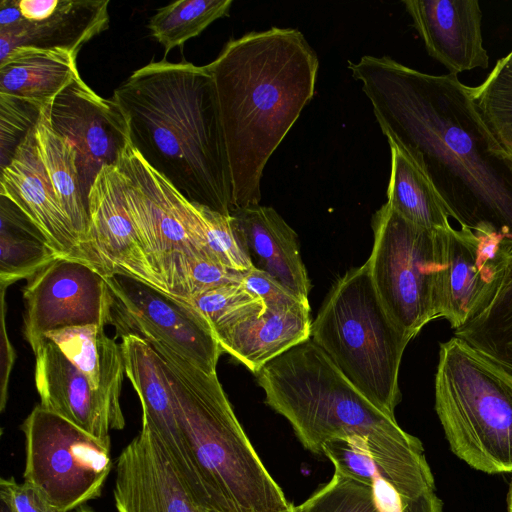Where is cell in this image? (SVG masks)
<instances>
[{"label":"cell","instance_id":"obj_34","mask_svg":"<svg viewBox=\"0 0 512 512\" xmlns=\"http://www.w3.org/2000/svg\"><path fill=\"white\" fill-rule=\"evenodd\" d=\"M195 206L200 217L198 246L229 269L245 273L253 268L230 215H224L197 203Z\"/></svg>","mask_w":512,"mask_h":512},{"label":"cell","instance_id":"obj_42","mask_svg":"<svg viewBox=\"0 0 512 512\" xmlns=\"http://www.w3.org/2000/svg\"><path fill=\"white\" fill-rule=\"evenodd\" d=\"M507 509L508 512H512V481L509 486V491L507 495Z\"/></svg>","mask_w":512,"mask_h":512},{"label":"cell","instance_id":"obj_7","mask_svg":"<svg viewBox=\"0 0 512 512\" xmlns=\"http://www.w3.org/2000/svg\"><path fill=\"white\" fill-rule=\"evenodd\" d=\"M435 410L451 451L488 474L512 472V374L465 341L440 344Z\"/></svg>","mask_w":512,"mask_h":512},{"label":"cell","instance_id":"obj_29","mask_svg":"<svg viewBox=\"0 0 512 512\" xmlns=\"http://www.w3.org/2000/svg\"><path fill=\"white\" fill-rule=\"evenodd\" d=\"M455 337L512 374V254L490 299Z\"/></svg>","mask_w":512,"mask_h":512},{"label":"cell","instance_id":"obj_8","mask_svg":"<svg viewBox=\"0 0 512 512\" xmlns=\"http://www.w3.org/2000/svg\"><path fill=\"white\" fill-rule=\"evenodd\" d=\"M372 228L371 279L387 314L411 340L442 317L446 230L415 225L387 203L373 215Z\"/></svg>","mask_w":512,"mask_h":512},{"label":"cell","instance_id":"obj_1","mask_svg":"<svg viewBox=\"0 0 512 512\" xmlns=\"http://www.w3.org/2000/svg\"><path fill=\"white\" fill-rule=\"evenodd\" d=\"M389 143L427 176L450 217L512 253V154L456 74L433 75L389 56L348 62Z\"/></svg>","mask_w":512,"mask_h":512},{"label":"cell","instance_id":"obj_12","mask_svg":"<svg viewBox=\"0 0 512 512\" xmlns=\"http://www.w3.org/2000/svg\"><path fill=\"white\" fill-rule=\"evenodd\" d=\"M117 166L148 263L161 289L167 292L162 275L169 260L177 252L198 247L191 236L197 216L195 205L146 162L131 140Z\"/></svg>","mask_w":512,"mask_h":512},{"label":"cell","instance_id":"obj_15","mask_svg":"<svg viewBox=\"0 0 512 512\" xmlns=\"http://www.w3.org/2000/svg\"><path fill=\"white\" fill-rule=\"evenodd\" d=\"M88 206L89 245L97 270L105 277L123 274L161 289L128 211L117 165L105 166L97 174Z\"/></svg>","mask_w":512,"mask_h":512},{"label":"cell","instance_id":"obj_30","mask_svg":"<svg viewBox=\"0 0 512 512\" xmlns=\"http://www.w3.org/2000/svg\"><path fill=\"white\" fill-rule=\"evenodd\" d=\"M232 0H181L157 9L148 22L151 36L166 56L200 35L217 19L229 15Z\"/></svg>","mask_w":512,"mask_h":512},{"label":"cell","instance_id":"obj_35","mask_svg":"<svg viewBox=\"0 0 512 512\" xmlns=\"http://www.w3.org/2000/svg\"><path fill=\"white\" fill-rule=\"evenodd\" d=\"M295 507L297 512H380L371 486L335 472L328 483Z\"/></svg>","mask_w":512,"mask_h":512},{"label":"cell","instance_id":"obj_22","mask_svg":"<svg viewBox=\"0 0 512 512\" xmlns=\"http://www.w3.org/2000/svg\"><path fill=\"white\" fill-rule=\"evenodd\" d=\"M108 0H59L43 20L21 19L0 28V61L18 47L61 49L76 57L81 48L109 27Z\"/></svg>","mask_w":512,"mask_h":512},{"label":"cell","instance_id":"obj_14","mask_svg":"<svg viewBox=\"0 0 512 512\" xmlns=\"http://www.w3.org/2000/svg\"><path fill=\"white\" fill-rule=\"evenodd\" d=\"M125 374L142 407V423L162 445L196 501L210 511L209 497L197 464L180 427L168 380L151 345L136 334H122Z\"/></svg>","mask_w":512,"mask_h":512},{"label":"cell","instance_id":"obj_16","mask_svg":"<svg viewBox=\"0 0 512 512\" xmlns=\"http://www.w3.org/2000/svg\"><path fill=\"white\" fill-rule=\"evenodd\" d=\"M113 493L117 512H205L143 423L117 458Z\"/></svg>","mask_w":512,"mask_h":512},{"label":"cell","instance_id":"obj_31","mask_svg":"<svg viewBox=\"0 0 512 512\" xmlns=\"http://www.w3.org/2000/svg\"><path fill=\"white\" fill-rule=\"evenodd\" d=\"M244 273L229 269L199 247L175 253L162 281L168 294L189 302L195 295L229 283H242Z\"/></svg>","mask_w":512,"mask_h":512},{"label":"cell","instance_id":"obj_20","mask_svg":"<svg viewBox=\"0 0 512 512\" xmlns=\"http://www.w3.org/2000/svg\"><path fill=\"white\" fill-rule=\"evenodd\" d=\"M0 195L14 203L62 257L91 265L40 160L34 128L21 141L11 161L1 168Z\"/></svg>","mask_w":512,"mask_h":512},{"label":"cell","instance_id":"obj_44","mask_svg":"<svg viewBox=\"0 0 512 512\" xmlns=\"http://www.w3.org/2000/svg\"><path fill=\"white\" fill-rule=\"evenodd\" d=\"M205 512H212V511L205 510ZM282 512H297V510H296V507L292 504L291 507L288 510H285V511H282Z\"/></svg>","mask_w":512,"mask_h":512},{"label":"cell","instance_id":"obj_43","mask_svg":"<svg viewBox=\"0 0 512 512\" xmlns=\"http://www.w3.org/2000/svg\"><path fill=\"white\" fill-rule=\"evenodd\" d=\"M76 512H96V511H94V510H93V509H91V508L83 507V506H82V507L78 508V510H77Z\"/></svg>","mask_w":512,"mask_h":512},{"label":"cell","instance_id":"obj_28","mask_svg":"<svg viewBox=\"0 0 512 512\" xmlns=\"http://www.w3.org/2000/svg\"><path fill=\"white\" fill-rule=\"evenodd\" d=\"M391 173L387 204L407 221L432 230L451 227L449 214L433 185L399 147L389 143Z\"/></svg>","mask_w":512,"mask_h":512},{"label":"cell","instance_id":"obj_27","mask_svg":"<svg viewBox=\"0 0 512 512\" xmlns=\"http://www.w3.org/2000/svg\"><path fill=\"white\" fill-rule=\"evenodd\" d=\"M0 284L31 279L62 257L44 233L10 200L1 196Z\"/></svg>","mask_w":512,"mask_h":512},{"label":"cell","instance_id":"obj_13","mask_svg":"<svg viewBox=\"0 0 512 512\" xmlns=\"http://www.w3.org/2000/svg\"><path fill=\"white\" fill-rule=\"evenodd\" d=\"M48 113L52 128L77 152L81 186L88 200L97 174L105 166L117 165L131 140L128 119L112 97L99 96L80 74L56 95Z\"/></svg>","mask_w":512,"mask_h":512},{"label":"cell","instance_id":"obj_26","mask_svg":"<svg viewBox=\"0 0 512 512\" xmlns=\"http://www.w3.org/2000/svg\"><path fill=\"white\" fill-rule=\"evenodd\" d=\"M46 338L122 411L120 393L125 374L121 344L109 337L105 325L70 327L51 332Z\"/></svg>","mask_w":512,"mask_h":512},{"label":"cell","instance_id":"obj_2","mask_svg":"<svg viewBox=\"0 0 512 512\" xmlns=\"http://www.w3.org/2000/svg\"><path fill=\"white\" fill-rule=\"evenodd\" d=\"M217 92L232 210L261 200V178L315 93L318 57L298 29L272 27L230 39L205 65Z\"/></svg>","mask_w":512,"mask_h":512},{"label":"cell","instance_id":"obj_6","mask_svg":"<svg viewBox=\"0 0 512 512\" xmlns=\"http://www.w3.org/2000/svg\"><path fill=\"white\" fill-rule=\"evenodd\" d=\"M311 340L374 405L395 417L410 339L384 309L366 262L339 278L311 325Z\"/></svg>","mask_w":512,"mask_h":512},{"label":"cell","instance_id":"obj_37","mask_svg":"<svg viewBox=\"0 0 512 512\" xmlns=\"http://www.w3.org/2000/svg\"><path fill=\"white\" fill-rule=\"evenodd\" d=\"M242 284L248 291L263 301L265 308L296 309L310 307L309 302L301 300L270 275L255 268H251L244 273Z\"/></svg>","mask_w":512,"mask_h":512},{"label":"cell","instance_id":"obj_4","mask_svg":"<svg viewBox=\"0 0 512 512\" xmlns=\"http://www.w3.org/2000/svg\"><path fill=\"white\" fill-rule=\"evenodd\" d=\"M145 340L157 353L168 380L210 511L288 510L292 504L255 451L217 374L205 373L160 341Z\"/></svg>","mask_w":512,"mask_h":512},{"label":"cell","instance_id":"obj_19","mask_svg":"<svg viewBox=\"0 0 512 512\" xmlns=\"http://www.w3.org/2000/svg\"><path fill=\"white\" fill-rule=\"evenodd\" d=\"M427 53L451 74L486 69L482 11L476 0H405Z\"/></svg>","mask_w":512,"mask_h":512},{"label":"cell","instance_id":"obj_3","mask_svg":"<svg viewBox=\"0 0 512 512\" xmlns=\"http://www.w3.org/2000/svg\"><path fill=\"white\" fill-rule=\"evenodd\" d=\"M130 139L189 201L224 215L232 182L215 83L206 66L150 61L114 91Z\"/></svg>","mask_w":512,"mask_h":512},{"label":"cell","instance_id":"obj_5","mask_svg":"<svg viewBox=\"0 0 512 512\" xmlns=\"http://www.w3.org/2000/svg\"><path fill=\"white\" fill-rule=\"evenodd\" d=\"M265 402L292 426L302 445L322 454L334 438L358 435L368 440L375 462L423 447L392 417L363 395L311 338L272 361L257 374Z\"/></svg>","mask_w":512,"mask_h":512},{"label":"cell","instance_id":"obj_36","mask_svg":"<svg viewBox=\"0 0 512 512\" xmlns=\"http://www.w3.org/2000/svg\"><path fill=\"white\" fill-rule=\"evenodd\" d=\"M42 108L26 100L0 93L1 168L11 161L21 141L35 127Z\"/></svg>","mask_w":512,"mask_h":512},{"label":"cell","instance_id":"obj_25","mask_svg":"<svg viewBox=\"0 0 512 512\" xmlns=\"http://www.w3.org/2000/svg\"><path fill=\"white\" fill-rule=\"evenodd\" d=\"M76 58L61 49L15 48L0 61V93L45 107L80 74Z\"/></svg>","mask_w":512,"mask_h":512},{"label":"cell","instance_id":"obj_23","mask_svg":"<svg viewBox=\"0 0 512 512\" xmlns=\"http://www.w3.org/2000/svg\"><path fill=\"white\" fill-rule=\"evenodd\" d=\"M310 307L265 312L214 333L223 350L257 374L268 362L311 338Z\"/></svg>","mask_w":512,"mask_h":512},{"label":"cell","instance_id":"obj_33","mask_svg":"<svg viewBox=\"0 0 512 512\" xmlns=\"http://www.w3.org/2000/svg\"><path fill=\"white\" fill-rule=\"evenodd\" d=\"M472 96L501 144L512 154V71L498 62Z\"/></svg>","mask_w":512,"mask_h":512},{"label":"cell","instance_id":"obj_11","mask_svg":"<svg viewBox=\"0 0 512 512\" xmlns=\"http://www.w3.org/2000/svg\"><path fill=\"white\" fill-rule=\"evenodd\" d=\"M27 281L24 335L33 352L51 332L113 322L106 277L86 262L58 257Z\"/></svg>","mask_w":512,"mask_h":512},{"label":"cell","instance_id":"obj_41","mask_svg":"<svg viewBox=\"0 0 512 512\" xmlns=\"http://www.w3.org/2000/svg\"><path fill=\"white\" fill-rule=\"evenodd\" d=\"M498 63L502 65L503 67L509 69L512 71V50L511 52L506 55L505 57L498 60Z\"/></svg>","mask_w":512,"mask_h":512},{"label":"cell","instance_id":"obj_21","mask_svg":"<svg viewBox=\"0 0 512 512\" xmlns=\"http://www.w3.org/2000/svg\"><path fill=\"white\" fill-rule=\"evenodd\" d=\"M229 215L252 267L309 302L311 285L298 236L278 212L256 204L233 209Z\"/></svg>","mask_w":512,"mask_h":512},{"label":"cell","instance_id":"obj_45","mask_svg":"<svg viewBox=\"0 0 512 512\" xmlns=\"http://www.w3.org/2000/svg\"><path fill=\"white\" fill-rule=\"evenodd\" d=\"M2 512H10L4 504H2Z\"/></svg>","mask_w":512,"mask_h":512},{"label":"cell","instance_id":"obj_24","mask_svg":"<svg viewBox=\"0 0 512 512\" xmlns=\"http://www.w3.org/2000/svg\"><path fill=\"white\" fill-rule=\"evenodd\" d=\"M49 105L42 108L34 127L38 155L83 252L97 270L89 245V207L81 186L77 152L67 139L52 128Z\"/></svg>","mask_w":512,"mask_h":512},{"label":"cell","instance_id":"obj_38","mask_svg":"<svg viewBox=\"0 0 512 512\" xmlns=\"http://www.w3.org/2000/svg\"><path fill=\"white\" fill-rule=\"evenodd\" d=\"M0 497L10 512H50L52 509L37 492L26 483H18L13 477L0 481Z\"/></svg>","mask_w":512,"mask_h":512},{"label":"cell","instance_id":"obj_17","mask_svg":"<svg viewBox=\"0 0 512 512\" xmlns=\"http://www.w3.org/2000/svg\"><path fill=\"white\" fill-rule=\"evenodd\" d=\"M445 233L442 318L456 330L490 299L512 253L491 238L466 228L457 230L451 226Z\"/></svg>","mask_w":512,"mask_h":512},{"label":"cell","instance_id":"obj_9","mask_svg":"<svg viewBox=\"0 0 512 512\" xmlns=\"http://www.w3.org/2000/svg\"><path fill=\"white\" fill-rule=\"evenodd\" d=\"M24 483L56 512L100 496L112 468L110 444L40 404L24 420Z\"/></svg>","mask_w":512,"mask_h":512},{"label":"cell","instance_id":"obj_39","mask_svg":"<svg viewBox=\"0 0 512 512\" xmlns=\"http://www.w3.org/2000/svg\"><path fill=\"white\" fill-rule=\"evenodd\" d=\"M5 291L6 288L1 287V375H0V408L4 409L7 400L9 377L16 359V352L12 346L5 322Z\"/></svg>","mask_w":512,"mask_h":512},{"label":"cell","instance_id":"obj_10","mask_svg":"<svg viewBox=\"0 0 512 512\" xmlns=\"http://www.w3.org/2000/svg\"><path fill=\"white\" fill-rule=\"evenodd\" d=\"M106 281L112 310L126 333L160 341L205 373L217 374L223 350L210 323L194 306L127 275L114 274Z\"/></svg>","mask_w":512,"mask_h":512},{"label":"cell","instance_id":"obj_18","mask_svg":"<svg viewBox=\"0 0 512 512\" xmlns=\"http://www.w3.org/2000/svg\"><path fill=\"white\" fill-rule=\"evenodd\" d=\"M34 354L40 405L110 444V430H121L125 426L122 411L95 389L50 339L45 337Z\"/></svg>","mask_w":512,"mask_h":512},{"label":"cell","instance_id":"obj_40","mask_svg":"<svg viewBox=\"0 0 512 512\" xmlns=\"http://www.w3.org/2000/svg\"><path fill=\"white\" fill-rule=\"evenodd\" d=\"M23 20L37 22L51 15L59 4V0H16Z\"/></svg>","mask_w":512,"mask_h":512},{"label":"cell","instance_id":"obj_32","mask_svg":"<svg viewBox=\"0 0 512 512\" xmlns=\"http://www.w3.org/2000/svg\"><path fill=\"white\" fill-rule=\"evenodd\" d=\"M188 303L207 319L214 332L265 312L263 301L242 283L217 286L195 295Z\"/></svg>","mask_w":512,"mask_h":512}]
</instances>
